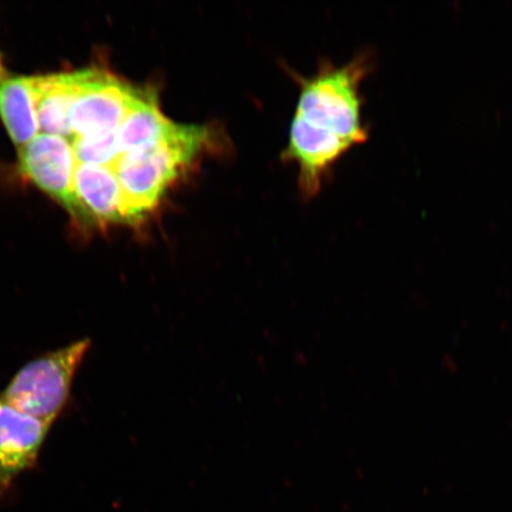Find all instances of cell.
Segmentation results:
<instances>
[{"label":"cell","mask_w":512,"mask_h":512,"mask_svg":"<svg viewBox=\"0 0 512 512\" xmlns=\"http://www.w3.org/2000/svg\"><path fill=\"white\" fill-rule=\"evenodd\" d=\"M363 74V64L355 62L324 69L303 85L285 155L298 163L306 195L316 194L335 160L367 139L358 98Z\"/></svg>","instance_id":"cell-1"},{"label":"cell","mask_w":512,"mask_h":512,"mask_svg":"<svg viewBox=\"0 0 512 512\" xmlns=\"http://www.w3.org/2000/svg\"><path fill=\"white\" fill-rule=\"evenodd\" d=\"M208 126L184 125L175 134L142 151L120 156L113 170L123 192L126 224L152 213L184 171L211 145Z\"/></svg>","instance_id":"cell-2"},{"label":"cell","mask_w":512,"mask_h":512,"mask_svg":"<svg viewBox=\"0 0 512 512\" xmlns=\"http://www.w3.org/2000/svg\"><path fill=\"white\" fill-rule=\"evenodd\" d=\"M91 344L81 339L25 364L0 396L19 411L53 426L67 405Z\"/></svg>","instance_id":"cell-3"},{"label":"cell","mask_w":512,"mask_h":512,"mask_svg":"<svg viewBox=\"0 0 512 512\" xmlns=\"http://www.w3.org/2000/svg\"><path fill=\"white\" fill-rule=\"evenodd\" d=\"M76 74L78 88L70 112L72 138L117 133L139 88L100 69L80 70Z\"/></svg>","instance_id":"cell-4"},{"label":"cell","mask_w":512,"mask_h":512,"mask_svg":"<svg viewBox=\"0 0 512 512\" xmlns=\"http://www.w3.org/2000/svg\"><path fill=\"white\" fill-rule=\"evenodd\" d=\"M76 160L72 143L55 134L40 133L19 150V169L48 195L75 215L73 182Z\"/></svg>","instance_id":"cell-5"},{"label":"cell","mask_w":512,"mask_h":512,"mask_svg":"<svg viewBox=\"0 0 512 512\" xmlns=\"http://www.w3.org/2000/svg\"><path fill=\"white\" fill-rule=\"evenodd\" d=\"M50 428L0 396V490L36 465Z\"/></svg>","instance_id":"cell-6"},{"label":"cell","mask_w":512,"mask_h":512,"mask_svg":"<svg viewBox=\"0 0 512 512\" xmlns=\"http://www.w3.org/2000/svg\"><path fill=\"white\" fill-rule=\"evenodd\" d=\"M75 215L78 219L105 227L125 223L123 192L110 166L79 164L73 182Z\"/></svg>","instance_id":"cell-7"},{"label":"cell","mask_w":512,"mask_h":512,"mask_svg":"<svg viewBox=\"0 0 512 512\" xmlns=\"http://www.w3.org/2000/svg\"><path fill=\"white\" fill-rule=\"evenodd\" d=\"M78 88V74H55L32 78L38 125L42 133L72 138L70 112Z\"/></svg>","instance_id":"cell-8"},{"label":"cell","mask_w":512,"mask_h":512,"mask_svg":"<svg viewBox=\"0 0 512 512\" xmlns=\"http://www.w3.org/2000/svg\"><path fill=\"white\" fill-rule=\"evenodd\" d=\"M0 117L14 143L21 147L40 134L32 78L0 80Z\"/></svg>","instance_id":"cell-9"},{"label":"cell","mask_w":512,"mask_h":512,"mask_svg":"<svg viewBox=\"0 0 512 512\" xmlns=\"http://www.w3.org/2000/svg\"><path fill=\"white\" fill-rule=\"evenodd\" d=\"M118 133V132H117ZM117 133L107 136L70 139L79 164L110 166L113 169L120 157Z\"/></svg>","instance_id":"cell-10"},{"label":"cell","mask_w":512,"mask_h":512,"mask_svg":"<svg viewBox=\"0 0 512 512\" xmlns=\"http://www.w3.org/2000/svg\"><path fill=\"white\" fill-rule=\"evenodd\" d=\"M3 79H4V70L2 67V63H0V80H3Z\"/></svg>","instance_id":"cell-11"}]
</instances>
